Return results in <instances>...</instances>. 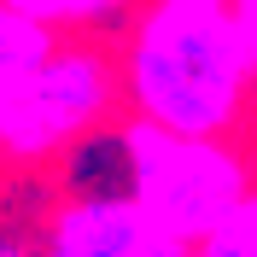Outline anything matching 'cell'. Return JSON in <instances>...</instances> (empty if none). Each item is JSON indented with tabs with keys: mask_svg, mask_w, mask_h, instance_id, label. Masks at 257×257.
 Here are the masks:
<instances>
[{
	"mask_svg": "<svg viewBox=\"0 0 257 257\" xmlns=\"http://www.w3.org/2000/svg\"><path fill=\"white\" fill-rule=\"evenodd\" d=\"M6 6L41 24L47 35H111V24L135 0H6Z\"/></svg>",
	"mask_w": 257,
	"mask_h": 257,
	"instance_id": "5b68a950",
	"label": "cell"
},
{
	"mask_svg": "<svg viewBox=\"0 0 257 257\" xmlns=\"http://www.w3.org/2000/svg\"><path fill=\"white\" fill-rule=\"evenodd\" d=\"M53 41H59V35H47L41 24H30L24 12H12V6L0 0V88H6L18 70H30Z\"/></svg>",
	"mask_w": 257,
	"mask_h": 257,
	"instance_id": "8992f818",
	"label": "cell"
},
{
	"mask_svg": "<svg viewBox=\"0 0 257 257\" xmlns=\"http://www.w3.org/2000/svg\"><path fill=\"white\" fill-rule=\"evenodd\" d=\"M0 257H35V234H24V228H0Z\"/></svg>",
	"mask_w": 257,
	"mask_h": 257,
	"instance_id": "ba28073f",
	"label": "cell"
},
{
	"mask_svg": "<svg viewBox=\"0 0 257 257\" xmlns=\"http://www.w3.org/2000/svg\"><path fill=\"white\" fill-rule=\"evenodd\" d=\"M193 257H257V199L234 205L205 240H193Z\"/></svg>",
	"mask_w": 257,
	"mask_h": 257,
	"instance_id": "52a82bcc",
	"label": "cell"
},
{
	"mask_svg": "<svg viewBox=\"0 0 257 257\" xmlns=\"http://www.w3.org/2000/svg\"><path fill=\"white\" fill-rule=\"evenodd\" d=\"M35 257H193L123 187H70L41 210Z\"/></svg>",
	"mask_w": 257,
	"mask_h": 257,
	"instance_id": "277c9868",
	"label": "cell"
},
{
	"mask_svg": "<svg viewBox=\"0 0 257 257\" xmlns=\"http://www.w3.org/2000/svg\"><path fill=\"white\" fill-rule=\"evenodd\" d=\"M117 105V70L105 35H59L30 70L0 88V164L53 170L94 146Z\"/></svg>",
	"mask_w": 257,
	"mask_h": 257,
	"instance_id": "3957f363",
	"label": "cell"
},
{
	"mask_svg": "<svg viewBox=\"0 0 257 257\" xmlns=\"http://www.w3.org/2000/svg\"><path fill=\"white\" fill-rule=\"evenodd\" d=\"M99 141L117 152V187L187 245L205 240L234 205L251 199L245 135H181L117 111Z\"/></svg>",
	"mask_w": 257,
	"mask_h": 257,
	"instance_id": "7a4b0ae2",
	"label": "cell"
},
{
	"mask_svg": "<svg viewBox=\"0 0 257 257\" xmlns=\"http://www.w3.org/2000/svg\"><path fill=\"white\" fill-rule=\"evenodd\" d=\"M117 105L181 135H245L257 41L228 0H135L105 35Z\"/></svg>",
	"mask_w": 257,
	"mask_h": 257,
	"instance_id": "6da1fadb",
	"label": "cell"
}]
</instances>
